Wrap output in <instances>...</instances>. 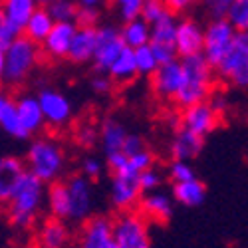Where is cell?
<instances>
[{
	"label": "cell",
	"mask_w": 248,
	"mask_h": 248,
	"mask_svg": "<svg viewBox=\"0 0 248 248\" xmlns=\"http://www.w3.org/2000/svg\"><path fill=\"white\" fill-rule=\"evenodd\" d=\"M20 36H22V28H18L16 24H12L10 20H2V22H0V48L6 50Z\"/></svg>",
	"instance_id": "cell-41"
},
{
	"label": "cell",
	"mask_w": 248,
	"mask_h": 248,
	"mask_svg": "<svg viewBox=\"0 0 248 248\" xmlns=\"http://www.w3.org/2000/svg\"><path fill=\"white\" fill-rule=\"evenodd\" d=\"M14 106H16V115L20 121V127L26 139L38 135L46 127L44 123V115L40 109V103L36 99V95H20L14 97Z\"/></svg>",
	"instance_id": "cell-18"
},
{
	"label": "cell",
	"mask_w": 248,
	"mask_h": 248,
	"mask_svg": "<svg viewBox=\"0 0 248 248\" xmlns=\"http://www.w3.org/2000/svg\"><path fill=\"white\" fill-rule=\"evenodd\" d=\"M165 6H167L169 12L173 14H183V12H187L189 8H193L197 4V0H163Z\"/></svg>",
	"instance_id": "cell-47"
},
{
	"label": "cell",
	"mask_w": 248,
	"mask_h": 248,
	"mask_svg": "<svg viewBox=\"0 0 248 248\" xmlns=\"http://www.w3.org/2000/svg\"><path fill=\"white\" fill-rule=\"evenodd\" d=\"M224 18L236 32H246L248 30V0H232V4L226 10Z\"/></svg>",
	"instance_id": "cell-32"
},
{
	"label": "cell",
	"mask_w": 248,
	"mask_h": 248,
	"mask_svg": "<svg viewBox=\"0 0 248 248\" xmlns=\"http://www.w3.org/2000/svg\"><path fill=\"white\" fill-rule=\"evenodd\" d=\"M92 90L95 92V93H101V95H106V93H111V90H113V84L115 81L106 74V72H97L93 78H92Z\"/></svg>",
	"instance_id": "cell-44"
},
{
	"label": "cell",
	"mask_w": 248,
	"mask_h": 248,
	"mask_svg": "<svg viewBox=\"0 0 248 248\" xmlns=\"http://www.w3.org/2000/svg\"><path fill=\"white\" fill-rule=\"evenodd\" d=\"M46 199H48V211H50V217H56V218H62V220H66V222H68V215H70V199H68L66 183L62 181V179L50 183V185H48Z\"/></svg>",
	"instance_id": "cell-28"
},
{
	"label": "cell",
	"mask_w": 248,
	"mask_h": 248,
	"mask_svg": "<svg viewBox=\"0 0 248 248\" xmlns=\"http://www.w3.org/2000/svg\"><path fill=\"white\" fill-rule=\"evenodd\" d=\"M54 26V20L48 14L46 6H36V10L30 14V18L26 20V24L22 28V36H26L28 40H32L34 44H42V40L48 36V32Z\"/></svg>",
	"instance_id": "cell-25"
},
{
	"label": "cell",
	"mask_w": 248,
	"mask_h": 248,
	"mask_svg": "<svg viewBox=\"0 0 248 248\" xmlns=\"http://www.w3.org/2000/svg\"><path fill=\"white\" fill-rule=\"evenodd\" d=\"M0 127H2L4 133H8L10 137L16 139H26L22 133V127H20V121L16 115V106H14V97H6V101L0 108Z\"/></svg>",
	"instance_id": "cell-31"
},
{
	"label": "cell",
	"mask_w": 248,
	"mask_h": 248,
	"mask_svg": "<svg viewBox=\"0 0 248 248\" xmlns=\"http://www.w3.org/2000/svg\"><path fill=\"white\" fill-rule=\"evenodd\" d=\"M217 79L229 81L231 86L244 90L248 86V34L234 32V38L220 62L213 68Z\"/></svg>",
	"instance_id": "cell-5"
},
{
	"label": "cell",
	"mask_w": 248,
	"mask_h": 248,
	"mask_svg": "<svg viewBox=\"0 0 248 248\" xmlns=\"http://www.w3.org/2000/svg\"><path fill=\"white\" fill-rule=\"evenodd\" d=\"M2 70H4V48H0V79H2Z\"/></svg>",
	"instance_id": "cell-50"
},
{
	"label": "cell",
	"mask_w": 248,
	"mask_h": 248,
	"mask_svg": "<svg viewBox=\"0 0 248 248\" xmlns=\"http://www.w3.org/2000/svg\"><path fill=\"white\" fill-rule=\"evenodd\" d=\"M141 189L137 185V179H127V177H119V175H111V185H109V197H111V204L115 206V211H133L139 197H141Z\"/></svg>",
	"instance_id": "cell-20"
},
{
	"label": "cell",
	"mask_w": 248,
	"mask_h": 248,
	"mask_svg": "<svg viewBox=\"0 0 248 248\" xmlns=\"http://www.w3.org/2000/svg\"><path fill=\"white\" fill-rule=\"evenodd\" d=\"M111 234L117 248H151L149 222L137 209L117 213L111 218Z\"/></svg>",
	"instance_id": "cell-6"
},
{
	"label": "cell",
	"mask_w": 248,
	"mask_h": 248,
	"mask_svg": "<svg viewBox=\"0 0 248 248\" xmlns=\"http://www.w3.org/2000/svg\"><path fill=\"white\" fill-rule=\"evenodd\" d=\"M149 48L155 54L159 64H167L171 60H177L175 52V28H177V14L167 12L157 22L149 24Z\"/></svg>",
	"instance_id": "cell-8"
},
{
	"label": "cell",
	"mask_w": 248,
	"mask_h": 248,
	"mask_svg": "<svg viewBox=\"0 0 248 248\" xmlns=\"http://www.w3.org/2000/svg\"><path fill=\"white\" fill-rule=\"evenodd\" d=\"M143 2H145V0H113V6L117 10L119 18L123 20V22H127V20H133V18L141 16Z\"/></svg>",
	"instance_id": "cell-37"
},
{
	"label": "cell",
	"mask_w": 248,
	"mask_h": 248,
	"mask_svg": "<svg viewBox=\"0 0 248 248\" xmlns=\"http://www.w3.org/2000/svg\"><path fill=\"white\" fill-rule=\"evenodd\" d=\"M97 135H99V129L93 125V123L86 121V123H79L76 127V133H74V139L79 147L84 149H92L97 141Z\"/></svg>",
	"instance_id": "cell-36"
},
{
	"label": "cell",
	"mask_w": 248,
	"mask_h": 248,
	"mask_svg": "<svg viewBox=\"0 0 248 248\" xmlns=\"http://www.w3.org/2000/svg\"><path fill=\"white\" fill-rule=\"evenodd\" d=\"M99 22V8H90V6H78L74 24L76 26H97Z\"/></svg>",
	"instance_id": "cell-40"
},
{
	"label": "cell",
	"mask_w": 248,
	"mask_h": 248,
	"mask_svg": "<svg viewBox=\"0 0 248 248\" xmlns=\"http://www.w3.org/2000/svg\"><path fill=\"white\" fill-rule=\"evenodd\" d=\"M220 121H222V117L211 108L209 101H199V103H193V106L181 109L179 125H183L185 129H189L195 135L206 139L220 125Z\"/></svg>",
	"instance_id": "cell-11"
},
{
	"label": "cell",
	"mask_w": 248,
	"mask_h": 248,
	"mask_svg": "<svg viewBox=\"0 0 248 248\" xmlns=\"http://www.w3.org/2000/svg\"><path fill=\"white\" fill-rule=\"evenodd\" d=\"M127 159H129V163H131V167L137 169L139 173H141L143 169H147V167H153V163H155V157H153V153H151L147 147L141 149V151H137V153H133V155H129Z\"/></svg>",
	"instance_id": "cell-43"
},
{
	"label": "cell",
	"mask_w": 248,
	"mask_h": 248,
	"mask_svg": "<svg viewBox=\"0 0 248 248\" xmlns=\"http://www.w3.org/2000/svg\"><path fill=\"white\" fill-rule=\"evenodd\" d=\"M181 62V84L173 97V103L183 109L193 103L206 101L217 88V76L202 54L179 58Z\"/></svg>",
	"instance_id": "cell-2"
},
{
	"label": "cell",
	"mask_w": 248,
	"mask_h": 248,
	"mask_svg": "<svg viewBox=\"0 0 248 248\" xmlns=\"http://www.w3.org/2000/svg\"><path fill=\"white\" fill-rule=\"evenodd\" d=\"M149 34H151V28L143 18L127 20V22H123V26L119 30L123 44H125L127 48H131V50L149 44Z\"/></svg>",
	"instance_id": "cell-29"
},
{
	"label": "cell",
	"mask_w": 248,
	"mask_h": 248,
	"mask_svg": "<svg viewBox=\"0 0 248 248\" xmlns=\"http://www.w3.org/2000/svg\"><path fill=\"white\" fill-rule=\"evenodd\" d=\"M133 60H135L137 76H143V78H149V76L157 70V66H159V62H157L155 54L151 52L149 44L135 48V50H133Z\"/></svg>",
	"instance_id": "cell-33"
},
{
	"label": "cell",
	"mask_w": 248,
	"mask_h": 248,
	"mask_svg": "<svg viewBox=\"0 0 248 248\" xmlns=\"http://www.w3.org/2000/svg\"><path fill=\"white\" fill-rule=\"evenodd\" d=\"M24 173V161L18 157H0V204H4L12 195L18 177Z\"/></svg>",
	"instance_id": "cell-23"
},
{
	"label": "cell",
	"mask_w": 248,
	"mask_h": 248,
	"mask_svg": "<svg viewBox=\"0 0 248 248\" xmlns=\"http://www.w3.org/2000/svg\"><path fill=\"white\" fill-rule=\"evenodd\" d=\"M36 246L38 248H72L74 234L66 220L48 217L36 224Z\"/></svg>",
	"instance_id": "cell-14"
},
{
	"label": "cell",
	"mask_w": 248,
	"mask_h": 248,
	"mask_svg": "<svg viewBox=\"0 0 248 248\" xmlns=\"http://www.w3.org/2000/svg\"><path fill=\"white\" fill-rule=\"evenodd\" d=\"M40 60H42V52H40L38 44H34L26 36L16 38L4 50V70L0 81H4L8 86L24 84L40 64Z\"/></svg>",
	"instance_id": "cell-4"
},
{
	"label": "cell",
	"mask_w": 248,
	"mask_h": 248,
	"mask_svg": "<svg viewBox=\"0 0 248 248\" xmlns=\"http://www.w3.org/2000/svg\"><path fill=\"white\" fill-rule=\"evenodd\" d=\"M234 28L226 22V18H215L211 20V24L206 26V30H202V56L204 60L211 64V68H215L220 58L224 56V52L229 50L232 38H234Z\"/></svg>",
	"instance_id": "cell-9"
},
{
	"label": "cell",
	"mask_w": 248,
	"mask_h": 248,
	"mask_svg": "<svg viewBox=\"0 0 248 248\" xmlns=\"http://www.w3.org/2000/svg\"><path fill=\"white\" fill-rule=\"evenodd\" d=\"M141 149H145V141H143L141 135L137 133H127L125 139H123V145H121V153H125L127 157L141 151Z\"/></svg>",
	"instance_id": "cell-45"
},
{
	"label": "cell",
	"mask_w": 248,
	"mask_h": 248,
	"mask_svg": "<svg viewBox=\"0 0 248 248\" xmlns=\"http://www.w3.org/2000/svg\"><path fill=\"white\" fill-rule=\"evenodd\" d=\"M135 209L147 222L165 224L173 215V199L167 193L155 189L149 193H143Z\"/></svg>",
	"instance_id": "cell-16"
},
{
	"label": "cell",
	"mask_w": 248,
	"mask_h": 248,
	"mask_svg": "<svg viewBox=\"0 0 248 248\" xmlns=\"http://www.w3.org/2000/svg\"><path fill=\"white\" fill-rule=\"evenodd\" d=\"M171 197L183 204V206H199L202 204L204 197H206V187L204 183L199 181L197 177L191 179V181H183V183H173L171 187Z\"/></svg>",
	"instance_id": "cell-24"
},
{
	"label": "cell",
	"mask_w": 248,
	"mask_h": 248,
	"mask_svg": "<svg viewBox=\"0 0 248 248\" xmlns=\"http://www.w3.org/2000/svg\"><path fill=\"white\" fill-rule=\"evenodd\" d=\"M40 109L44 115V123L48 127H52L54 131H60L70 125L74 109H72V101L58 90L52 88H44L40 90V93L36 95Z\"/></svg>",
	"instance_id": "cell-7"
},
{
	"label": "cell",
	"mask_w": 248,
	"mask_h": 248,
	"mask_svg": "<svg viewBox=\"0 0 248 248\" xmlns=\"http://www.w3.org/2000/svg\"><path fill=\"white\" fill-rule=\"evenodd\" d=\"M46 10L54 22H74L78 4H74L72 0H52L50 4H46Z\"/></svg>",
	"instance_id": "cell-34"
},
{
	"label": "cell",
	"mask_w": 248,
	"mask_h": 248,
	"mask_svg": "<svg viewBox=\"0 0 248 248\" xmlns=\"http://www.w3.org/2000/svg\"><path fill=\"white\" fill-rule=\"evenodd\" d=\"M103 173V163L97 157H86L81 161V175L90 181H97Z\"/></svg>",
	"instance_id": "cell-42"
},
{
	"label": "cell",
	"mask_w": 248,
	"mask_h": 248,
	"mask_svg": "<svg viewBox=\"0 0 248 248\" xmlns=\"http://www.w3.org/2000/svg\"><path fill=\"white\" fill-rule=\"evenodd\" d=\"M36 0H0V8H2L4 20H10L18 28H24L26 20L36 10Z\"/></svg>",
	"instance_id": "cell-30"
},
{
	"label": "cell",
	"mask_w": 248,
	"mask_h": 248,
	"mask_svg": "<svg viewBox=\"0 0 248 248\" xmlns=\"http://www.w3.org/2000/svg\"><path fill=\"white\" fill-rule=\"evenodd\" d=\"M46 201V185L24 169L18 177L6 204V218L16 231H32L40 220Z\"/></svg>",
	"instance_id": "cell-1"
},
{
	"label": "cell",
	"mask_w": 248,
	"mask_h": 248,
	"mask_svg": "<svg viewBox=\"0 0 248 248\" xmlns=\"http://www.w3.org/2000/svg\"><path fill=\"white\" fill-rule=\"evenodd\" d=\"M125 135H127V129L123 127V123H119L113 117H108L106 121L101 123L99 135H97V139L101 141L103 153L111 155L115 151H121V145H123V139H125Z\"/></svg>",
	"instance_id": "cell-26"
},
{
	"label": "cell",
	"mask_w": 248,
	"mask_h": 248,
	"mask_svg": "<svg viewBox=\"0 0 248 248\" xmlns=\"http://www.w3.org/2000/svg\"><path fill=\"white\" fill-rule=\"evenodd\" d=\"M167 177L171 183H183V181H191L195 179V169L191 167L189 161L183 159H171L167 165Z\"/></svg>",
	"instance_id": "cell-35"
},
{
	"label": "cell",
	"mask_w": 248,
	"mask_h": 248,
	"mask_svg": "<svg viewBox=\"0 0 248 248\" xmlns=\"http://www.w3.org/2000/svg\"><path fill=\"white\" fill-rule=\"evenodd\" d=\"M79 6H90V8H99L106 0H78Z\"/></svg>",
	"instance_id": "cell-49"
},
{
	"label": "cell",
	"mask_w": 248,
	"mask_h": 248,
	"mask_svg": "<svg viewBox=\"0 0 248 248\" xmlns=\"http://www.w3.org/2000/svg\"><path fill=\"white\" fill-rule=\"evenodd\" d=\"M204 4H206V12L215 20V18H224L226 10L232 4V0H204Z\"/></svg>",
	"instance_id": "cell-46"
},
{
	"label": "cell",
	"mask_w": 248,
	"mask_h": 248,
	"mask_svg": "<svg viewBox=\"0 0 248 248\" xmlns=\"http://www.w3.org/2000/svg\"><path fill=\"white\" fill-rule=\"evenodd\" d=\"M68 167V157L62 141L54 135H34L28 145L24 169L40 179L44 185H50L64 177Z\"/></svg>",
	"instance_id": "cell-3"
},
{
	"label": "cell",
	"mask_w": 248,
	"mask_h": 248,
	"mask_svg": "<svg viewBox=\"0 0 248 248\" xmlns=\"http://www.w3.org/2000/svg\"><path fill=\"white\" fill-rule=\"evenodd\" d=\"M6 97H8V95H6V93H4L2 90H0V108H2V103L6 101Z\"/></svg>",
	"instance_id": "cell-51"
},
{
	"label": "cell",
	"mask_w": 248,
	"mask_h": 248,
	"mask_svg": "<svg viewBox=\"0 0 248 248\" xmlns=\"http://www.w3.org/2000/svg\"><path fill=\"white\" fill-rule=\"evenodd\" d=\"M95 30L97 26H76L66 60L74 62V64H88V62H92L95 50Z\"/></svg>",
	"instance_id": "cell-21"
},
{
	"label": "cell",
	"mask_w": 248,
	"mask_h": 248,
	"mask_svg": "<svg viewBox=\"0 0 248 248\" xmlns=\"http://www.w3.org/2000/svg\"><path fill=\"white\" fill-rule=\"evenodd\" d=\"M36 2H38V4H44V6H46V4H50V2H52V0H36Z\"/></svg>",
	"instance_id": "cell-52"
},
{
	"label": "cell",
	"mask_w": 248,
	"mask_h": 248,
	"mask_svg": "<svg viewBox=\"0 0 248 248\" xmlns=\"http://www.w3.org/2000/svg\"><path fill=\"white\" fill-rule=\"evenodd\" d=\"M74 32H76V24L74 22H54L52 30L42 40V44H40L42 58H48V60H64L68 56Z\"/></svg>",
	"instance_id": "cell-17"
},
{
	"label": "cell",
	"mask_w": 248,
	"mask_h": 248,
	"mask_svg": "<svg viewBox=\"0 0 248 248\" xmlns=\"http://www.w3.org/2000/svg\"><path fill=\"white\" fill-rule=\"evenodd\" d=\"M151 79V92L155 93V97L163 99V101H171L179 90L181 84V62L171 60L167 64H159L157 70L149 76Z\"/></svg>",
	"instance_id": "cell-15"
},
{
	"label": "cell",
	"mask_w": 248,
	"mask_h": 248,
	"mask_svg": "<svg viewBox=\"0 0 248 248\" xmlns=\"http://www.w3.org/2000/svg\"><path fill=\"white\" fill-rule=\"evenodd\" d=\"M4 20V14H2V8H0V22H2Z\"/></svg>",
	"instance_id": "cell-53"
},
{
	"label": "cell",
	"mask_w": 248,
	"mask_h": 248,
	"mask_svg": "<svg viewBox=\"0 0 248 248\" xmlns=\"http://www.w3.org/2000/svg\"><path fill=\"white\" fill-rule=\"evenodd\" d=\"M167 12L169 10H167V6H165L163 0H145V2H143V8H141V16L139 18H143L147 24H153V22H157V20L161 16H165Z\"/></svg>",
	"instance_id": "cell-39"
},
{
	"label": "cell",
	"mask_w": 248,
	"mask_h": 248,
	"mask_svg": "<svg viewBox=\"0 0 248 248\" xmlns=\"http://www.w3.org/2000/svg\"><path fill=\"white\" fill-rule=\"evenodd\" d=\"M125 48L123 40L119 36V30L113 26H97L95 30V50L92 64L97 72H106L111 66V62L117 58V54Z\"/></svg>",
	"instance_id": "cell-13"
},
{
	"label": "cell",
	"mask_w": 248,
	"mask_h": 248,
	"mask_svg": "<svg viewBox=\"0 0 248 248\" xmlns=\"http://www.w3.org/2000/svg\"><path fill=\"white\" fill-rule=\"evenodd\" d=\"M68 199H70V215L68 222H84L93 213V189L92 181L84 175H70L66 181Z\"/></svg>",
	"instance_id": "cell-10"
},
{
	"label": "cell",
	"mask_w": 248,
	"mask_h": 248,
	"mask_svg": "<svg viewBox=\"0 0 248 248\" xmlns=\"http://www.w3.org/2000/svg\"><path fill=\"white\" fill-rule=\"evenodd\" d=\"M204 145V139L195 135L193 131L185 129L183 125L175 127V135H173V141H171V157L173 159H183V161H191L195 159L201 149Z\"/></svg>",
	"instance_id": "cell-22"
},
{
	"label": "cell",
	"mask_w": 248,
	"mask_h": 248,
	"mask_svg": "<svg viewBox=\"0 0 248 248\" xmlns=\"http://www.w3.org/2000/svg\"><path fill=\"white\" fill-rule=\"evenodd\" d=\"M108 76L117 81V84H129L137 78V68H135V60H133V50L131 48H123L117 58L111 62V66L108 68Z\"/></svg>",
	"instance_id": "cell-27"
},
{
	"label": "cell",
	"mask_w": 248,
	"mask_h": 248,
	"mask_svg": "<svg viewBox=\"0 0 248 248\" xmlns=\"http://www.w3.org/2000/svg\"><path fill=\"white\" fill-rule=\"evenodd\" d=\"M76 248H117L111 234V217L92 215L86 218L76 238Z\"/></svg>",
	"instance_id": "cell-12"
},
{
	"label": "cell",
	"mask_w": 248,
	"mask_h": 248,
	"mask_svg": "<svg viewBox=\"0 0 248 248\" xmlns=\"http://www.w3.org/2000/svg\"><path fill=\"white\" fill-rule=\"evenodd\" d=\"M206 101L211 103V108H213V109H215V111H217L220 117H224L226 109H229V101H226V97H224V95L220 97V95H217V93L213 92V93H211V97L206 99Z\"/></svg>",
	"instance_id": "cell-48"
},
{
	"label": "cell",
	"mask_w": 248,
	"mask_h": 248,
	"mask_svg": "<svg viewBox=\"0 0 248 248\" xmlns=\"http://www.w3.org/2000/svg\"><path fill=\"white\" fill-rule=\"evenodd\" d=\"M137 185H139L141 193L155 191V189H159L161 185H163V175H161L157 169L147 167V169H143V171L137 175Z\"/></svg>",
	"instance_id": "cell-38"
},
{
	"label": "cell",
	"mask_w": 248,
	"mask_h": 248,
	"mask_svg": "<svg viewBox=\"0 0 248 248\" xmlns=\"http://www.w3.org/2000/svg\"><path fill=\"white\" fill-rule=\"evenodd\" d=\"M175 52L177 58H187L202 52V28L191 18L177 20L175 28Z\"/></svg>",
	"instance_id": "cell-19"
}]
</instances>
